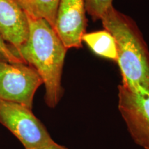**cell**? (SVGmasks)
I'll return each mask as SVG.
<instances>
[{"instance_id": "obj_1", "label": "cell", "mask_w": 149, "mask_h": 149, "mask_svg": "<svg viewBox=\"0 0 149 149\" xmlns=\"http://www.w3.org/2000/svg\"><path fill=\"white\" fill-rule=\"evenodd\" d=\"M27 17L29 37L17 52L24 62L33 66L40 74L45 86L46 104L53 109L64 95L61 76L67 49L45 19L28 15Z\"/></svg>"}, {"instance_id": "obj_2", "label": "cell", "mask_w": 149, "mask_h": 149, "mask_svg": "<svg viewBox=\"0 0 149 149\" xmlns=\"http://www.w3.org/2000/svg\"><path fill=\"white\" fill-rule=\"evenodd\" d=\"M101 20L115 39L122 83L149 89V51L135 22L113 6Z\"/></svg>"}, {"instance_id": "obj_3", "label": "cell", "mask_w": 149, "mask_h": 149, "mask_svg": "<svg viewBox=\"0 0 149 149\" xmlns=\"http://www.w3.org/2000/svg\"><path fill=\"white\" fill-rule=\"evenodd\" d=\"M0 124L17 138L25 149H34L53 141L45 126L32 110L0 100Z\"/></svg>"}, {"instance_id": "obj_4", "label": "cell", "mask_w": 149, "mask_h": 149, "mask_svg": "<svg viewBox=\"0 0 149 149\" xmlns=\"http://www.w3.org/2000/svg\"><path fill=\"white\" fill-rule=\"evenodd\" d=\"M118 109L134 141L149 149V89L121 84Z\"/></svg>"}, {"instance_id": "obj_5", "label": "cell", "mask_w": 149, "mask_h": 149, "mask_svg": "<svg viewBox=\"0 0 149 149\" xmlns=\"http://www.w3.org/2000/svg\"><path fill=\"white\" fill-rule=\"evenodd\" d=\"M42 84V78L31 65L0 61V100L32 110L35 94Z\"/></svg>"}, {"instance_id": "obj_6", "label": "cell", "mask_w": 149, "mask_h": 149, "mask_svg": "<svg viewBox=\"0 0 149 149\" xmlns=\"http://www.w3.org/2000/svg\"><path fill=\"white\" fill-rule=\"evenodd\" d=\"M84 0H60L53 29L66 49L82 47L87 19Z\"/></svg>"}, {"instance_id": "obj_7", "label": "cell", "mask_w": 149, "mask_h": 149, "mask_svg": "<svg viewBox=\"0 0 149 149\" xmlns=\"http://www.w3.org/2000/svg\"><path fill=\"white\" fill-rule=\"evenodd\" d=\"M0 35L18 55L17 51L29 37V24L26 14L15 0H0Z\"/></svg>"}, {"instance_id": "obj_8", "label": "cell", "mask_w": 149, "mask_h": 149, "mask_svg": "<svg viewBox=\"0 0 149 149\" xmlns=\"http://www.w3.org/2000/svg\"><path fill=\"white\" fill-rule=\"evenodd\" d=\"M82 42H84L97 55L117 62V53L115 39L107 30L85 33Z\"/></svg>"}, {"instance_id": "obj_9", "label": "cell", "mask_w": 149, "mask_h": 149, "mask_svg": "<svg viewBox=\"0 0 149 149\" xmlns=\"http://www.w3.org/2000/svg\"><path fill=\"white\" fill-rule=\"evenodd\" d=\"M60 0H15L28 16L45 19L52 27Z\"/></svg>"}, {"instance_id": "obj_10", "label": "cell", "mask_w": 149, "mask_h": 149, "mask_svg": "<svg viewBox=\"0 0 149 149\" xmlns=\"http://www.w3.org/2000/svg\"><path fill=\"white\" fill-rule=\"evenodd\" d=\"M86 12L93 21L101 19L104 15L113 6V0H84Z\"/></svg>"}, {"instance_id": "obj_11", "label": "cell", "mask_w": 149, "mask_h": 149, "mask_svg": "<svg viewBox=\"0 0 149 149\" xmlns=\"http://www.w3.org/2000/svg\"><path fill=\"white\" fill-rule=\"evenodd\" d=\"M0 61L9 63L24 62L15 53L13 48L7 44L0 35ZM26 63V62H25Z\"/></svg>"}, {"instance_id": "obj_12", "label": "cell", "mask_w": 149, "mask_h": 149, "mask_svg": "<svg viewBox=\"0 0 149 149\" xmlns=\"http://www.w3.org/2000/svg\"><path fill=\"white\" fill-rule=\"evenodd\" d=\"M34 149H68L66 147L64 146H61L57 143H55V141H53L52 142L49 143V144L44 145V146L38 147V148H34Z\"/></svg>"}]
</instances>
